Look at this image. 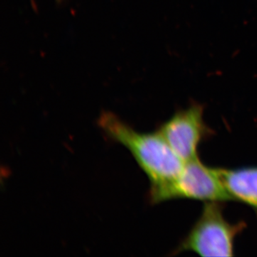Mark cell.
Instances as JSON below:
<instances>
[{
    "instance_id": "6da1fadb",
    "label": "cell",
    "mask_w": 257,
    "mask_h": 257,
    "mask_svg": "<svg viewBox=\"0 0 257 257\" xmlns=\"http://www.w3.org/2000/svg\"><path fill=\"white\" fill-rule=\"evenodd\" d=\"M99 125L108 138L127 149L150 182L154 204L161 193L180 175L184 164L167 140L156 133H140L110 112H104Z\"/></svg>"
},
{
    "instance_id": "7a4b0ae2",
    "label": "cell",
    "mask_w": 257,
    "mask_h": 257,
    "mask_svg": "<svg viewBox=\"0 0 257 257\" xmlns=\"http://www.w3.org/2000/svg\"><path fill=\"white\" fill-rule=\"evenodd\" d=\"M223 203L205 202L199 219L179 243L175 254L192 251L202 256H234V240L246 224L226 220Z\"/></svg>"
},
{
    "instance_id": "3957f363",
    "label": "cell",
    "mask_w": 257,
    "mask_h": 257,
    "mask_svg": "<svg viewBox=\"0 0 257 257\" xmlns=\"http://www.w3.org/2000/svg\"><path fill=\"white\" fill-rule=\"evenodd\" d=\"M180 199L205 202L232 201L221 182L217 168L204 165L199 157L185 162L180 175L161 193L155 204Z\"/></svg>"
},
{
    "instance_id": "277c9868",
    "label": "cell",
    "mask_w": 257,
    "mask_h": 257,
    "mask_svg": "<svg viewBox=\"0 0 257 257\" xmlns=\"http://www.w3.org/2000/svg\"><path fill=\"white\" fill-rule=\"evenodd\" d=\"M184 162L198 158V148L214 132L204 119V106L192 103L178 110L158 130Z\"/></svg>"
},
{
    "instance_id": "5b68a950",
    "label": "cell",
    "mask_w": 257,
    "mask_h": 257,
    "mask_svg": "<svg viewBox=\"0 0 257 257\" xmlns=\"http://www.w3.org/2000/svg\"><path fill=\"white\" fill-rule=\"evenodd\" d=\"M217 171L232 200L246 204L257 214V167L217 168Z\"/></svg>"
}]
</instances>
